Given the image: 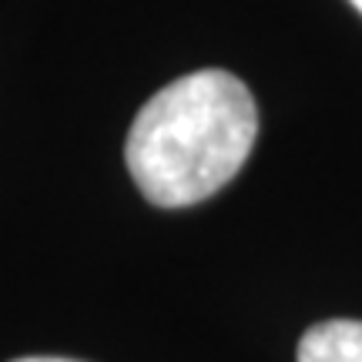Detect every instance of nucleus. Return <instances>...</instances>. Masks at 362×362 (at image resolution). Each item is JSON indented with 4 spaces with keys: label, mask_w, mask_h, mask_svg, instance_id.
<instances>
[{
    "label": "nucleus",
    "mask_w": 362,
    "mask_h": 362,
    "mask_svg": "<svg viewBox=\"0 0 362 362\" xmlns=\"http://www.w3.org/2000/svg\"><path fill=\"white\" fill-rule=\"evenodd\" d=\"M349 4H352V7H356V11L362 13V0H349Z\"/></svg>",
    "instance_id": "4"
},
{
    "label": "nucleus",
    "mask_w": 362,
    "mask_h": 362,
    "mask_svg": "<svg viewBox=\"0 0 362 362\" xmlns=\"http://www.w3.org/2000/svg\"><path fill=\"white\" fill-rule=\"evenodd\" d=\"M298 362H362V322L329 319L312 325L298 342Z\"/></svg>",
    "instance_id": "2"
},
{
    "label": "nucleus",
    "mask_w": 362,
    "mask_h": 362,
    "mask_svg": "<svg viewBox=\"0 0 362 362\" xmlns=\"http://www.w3.org/2000/svg\"><path fill=\"white\" fill-rule=\"evenodd\" d=\"M255 131L259 111L242 81L228 71H194L138 111L124 161L151 205H198L242 171Z\"/></svg>",
    "instance_id": "1"
},
{
    "label": "nucleus",
    "mask_w": 362,
    "mask_h": 362,
    "mask_svg": "<svg viewBox=\"0 0 362 362\" xmlns=\"http://www.w3.org/2000/svg\"><path fill=\"white\" fill-rule=\"evenodd\" d=\"M17 362H78V359H57V356H27V359H17Z\"/></svg>",
    "instance_id": "3"
}]
</instances>
